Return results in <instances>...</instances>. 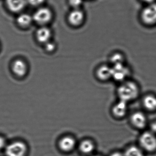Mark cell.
<instances>
[{"instance_id": "d4e9b609", "label": "cell", "mask_w": 156, "mask_h": 156, "mask_svg": "<svg viewBox=\"0 0 156 156\" xmlns=\"http://www.w3.org/2000/svg\"><path fill=\"white\" fill-rule=\"evenodd\" d=\"M139 1L143 3L144 5L156 2V0H139Z\"/></svg>"}, {"instance_id": "d6986e66", "label": "cell", "mask_w": 156, "mask_h": 156, "mask_svg": "<svg viewBox=\"0 0 156 156\" xmlns=\"http://www.w3.org/2000/svg\"><path fill=\"white\" fill-rule=\"evenodd\" d=\"M124 156H144V155L140 147L130 146L126 149Z\"/></svg>"}, {"instance_id": "7a4b0ae2", "label": "cell", "mask_w": 156, "mask_h": 156, "mask_svg": "<svg viewBox=\"0 0 156 156\" xmlns=\"http://www.w3.org/2000/svg\"><path fill=\"white\" fill-rule=\"evenodd\" d=\"M140 21L148 28L156 26V2L144 5L139 15Z\"/></svg>"}, {"instance_id": "277c9868", "label": "cell", "mask_w": 156, "mask_h": 156, "mask_svg": "<svg viewBox=\"0 0 156 156\" xmlns=\"http://www.w3.org/2000/svg\"><path fill=\"white\" fill-rule=\"evenodd\" d=\"M32 17L33 21L37 24L45 26L52 19V12L49 8L41 7L34 12Z\"/></svg>"}, {"instance_id": "2e32d148", "label": "cell", "mask_w": 156, "mask_h": 156, "mask_svg": "<svg viewBox=\"0 0 156 156\" xmlns=\"http://www.w3.org/2000/svg\"><path fill=\"white\" fill-rule=\"evenodd\" d=\"M33 19L32 16L27 13H22L20 14L17 19L18 25L22 28H27L32 23Z\"/></svg>"}, {"instance_id": "8992f818", "label": "cell", "mask_w": 156, "mask_h": 156, "mask_svg": "<svg viewBox=\"0 0 156 156\" xmlns=\"http://www.w3.org/2000/svg\"><path fill=\"white\" fill-rule=\"evenodd\" d=\"M27 149L25 143L21 141H15L7 146L6 154L7 156H24Z\"/></svg>"}, {"instance_id": "4fadbf2b", "label": "cell", "mask_w": 156, "mask_h": 156, "mask_svg": "<svg viewBox=\"0 0 156 156\" xmlns=\"http://www.w3.org/2000/svg\"><path fill=\"white\" fill-rule=\"evenodd\" d=\"M12 71L17 76H24L27 72V66L26 63L20 59L15 60L12 66Z\"/></svg>"}, {"instance_id": "603a6c76", "label": "cell", "mask_w": 156, "mask_h": 156, "mask_svg": "<svg viewBox=\"0 0 156 156\" xmlns=\"http://www.w3.org/2000/svg\"><path fill=\"white\" fill-rule=\"evenodd\" d=\"M150 131L156 135V120L151 123L149 126Z\"/></svg>"}, {"instance_id": "6da1fadb", "label": "cell", "mask_w": 156, "mask_h": 156, "mask_svg": "<svg viewBox=\"0 0 156 156\" xmlns=\"http://www.w3.org/2000/svg\"><path fill=\"white\" fill-rule=\"evenodd\" d=\"M117 94L119 100L128 103L138 97L139 87L134 81L127 80L121 83L118 87Z\"/></svg>"}, {"instance_id": "9a60e30c", "label": "cell", "mask_w": 156, "mask_h": 156, "mask_svg": "<svg viewBox=\"0 0 156 156\" xmlns=\"http://www.w3.org/2000/svg\"><path fill=\"white\" fill-rule=\"evenodd\" d=\"M60 148L65 151H72L74 148L76 141L74 139L70 136H66L62 138L59 142Z\"/></svg>"}, {"instance_id": "8fae6325", "label": "cell", "mask_w": 156, "mask_h": 156, "mask_svg": "<svg viewBox=\"0 0 156 156\" xmlns=\"http://www.w3.org/2000/svg\"><path fill=\"white\" fill-rule=\"evenodd\" d=\"M96 76L101 81H107L112 78V70L111 66L104 64L100 66L96 71Z\"/></svg>"}, {"instance_id": "7402d4cb", "label": "cell", "mask_w": 156, "mask_h": 156, "mask_svg": "<svg viewBox=\"0 0 156 156\" xmlns=\"http://www.w3.org/2000/svg\"><path fill=\"white\" fill-rule=\"evenodd\" d=\"M44 45H45V50L48 52H51L54 51L56 49V44L55 43L51 41L45 44Z\"/></svg>"}, {"instance_id": "5b68a950", "label": "cell", "mask_w": 156, "mask_h": 156, "mask_svg": "<svg viewBox=\"0 0 156 156\" xmlns=\"http://www.w3.org/2000/svg\"><path fill=\"white\" fill-rule=\"evenodd\" d=\"M112 78L117 82H122L127 80L130 75V70L125 64L112 66Z\"/></svg>"}, {"instance_id": "44dd1931", "label": "cell", "mask_w": 156, "mask_h": 156, "mask_svg": "<svg viewBox=\"0 0 156 156\" xmlns=\"http://www.w3.org/2000/svg\"><path fill=\"white\" fill-rule=\"evenodd\" d=\"M45 1V0H27V3L33 7L40 8L44 3Z\"/></svg>"}, {"instance_id": "cb8c5ba5", "label": "cell", "mask_w": 156, "mask_h": 156, "mask_svg": "<svg viewBox=\"0 0 156 156\" xmlns=\"http://www.w3.org/2000/svg\"><path fill=\"white\" fill-rule=\"evenodd\" d=\"M6 145V140L2 136H0V150L3 148Z\"/></svg>"}, {"instance_id": "30bf717a", "label": "cell", "mask_w": 156, "mask_h": 156, "mask_svg": "<svg viewBox=\"0 0 156 156\" xmlns=\"http://www.w3.org/2000/svg\"><path fill=\"white\" fill-rule=\"evenodd\" d=\"M52 37V31L51 29L45 26L40 27L36 33V38L41 43H47L51 41Z\"/></svg>"}, {"instance_id": "ffe728a7", "label": "cell", "mask_w": 156, "mask_h": 156, "mask_svg": "<svg viewBox=\"0 0 156 156\" xmlns=\"http://www.w3.org/2000/svg\"><path fill=\"white\" fill-rule=\"evenodd\" d=\"M69 5L73 9H79L83 2V0H68Z\"/></svg>"}, {"instance_id": "ac0fdd59", "label": "cell", "mask_w": 156, "mask_h": 156, "mask_svg": "<svg viewBox=\"0 0 156 156\" xmlns=\"http://www.w3.org/2000/svg\"><path fill=\"white\" fill-rule=\"evenodd\" d=\"M95 149L94 143L90 140H85L81 142L80 149L82 152L85 154H89L94 151Z\"/></svg>"}, {"instance_id": "83f0119b", "label": "cell", "mask_w": 156, "mask_h": 156, "mask_svg": "<svg viewBox=\"0 0 156 156\" xmlns=\"http://www.w3.org/2000/svg\"></svg>"}, {"instance_id": "e0dca14e", "label": "cell", "mask_w": 156, "mask_h": 156, "mask_svg": "<svg viewBox=\"0 0 156 156\" xmlns=\"http://www.w3.org/2000/svg\"><path fill=\"white\" fill-rule=\"evenodd\" d=\"M110 63L113 66L117 65L123 64H125V56L122 53L120 52H115L110 55Z\"/></svg>"}, {"instance_id": "4316f807", "label": "cell", "mask_w": 156, "mask_h": 156, "mask_svg": "<svg viewBox=\"0 0 156 156\" xmlns=\"http://www.w3.org/2000/svg\"></svg>"}, {"instance_id": "7c38bea8", "label": "cell", "mask_w": 156, "mask_h": 156, "mask_svg": "<svg viewBox=\"0 0 156 156\" xmlns=\"http://www.w3.org/2000/svg\"><path fill=\"white\" fill-rule=\"evenodd\" d=\"M6 5L12 12L18 13L24 9L27 0H6Z\"/></svg>"}, {"instance_id": "484cf974", "label": "cell", "mask_w": 156, "mask_h": 156, "mask_svg": "<svg viewBox=\"0 0 156 156\" xmlns=\"http://www.w3.org/2000/svg\"><path fill=\"white\" fill-rule=\"evenodd\" d=\"M110 156H124V154L119 152H115L112 153Z\"/></svg>"}, {"instance_id": "9c48e42d", "label": "cell", "mask_w": 156, "mask_h": 156, "mask_svg": "<svg viewBox=\"0 0 156 156\" xmlns=\"http://www.w3.org/2000/svg\"><path fill=\"white\" fill-rule=\"evenodd\" d=\"M112 114L116 118H123L126 116L128 111V103L119 100L112 108Z\"/></svg>"}, {"instance_id": "ba28073f", "label": "cell", "mask_w": 156, "mask_h": 156, "mask_svg": "<svg viewBox=\"0 0 156 156\" xmlns=\"http://www.w3.org/2000/svg\"><path fill=\"white\" fill-rule=\"evenodd\" d=\"M85 19L84 12L79 9H73L68 15V21L71 25L75 27L80 26L83 24Z\"/></svg>"}, {"instance_id": "3957f363", "label": "cell", "mask_w": 156, "mask_h": 156, "mask_svg": "<svg viewBox=\"0 0 156 156\" xmlns=\"http://www.w3.org/2000/svg\"><path fill=\"white\" fill-rule=\"evenodd\" d=\"M140 147L142 150L152 152L156 151V135L150 130L144 131L139 138Z\"/></svg>"}, {"instance_id": "5bb4252c", "label": "cell", "mask_w": 156, "mask_h": 156, "mask_svg": "<svg viewBox=\"0 0 156 156\" xmlns=\"http://www.w3.org/2000/svg\"><path fill=\"white\" fill-rule=\"evenodd\" d=\"M143 107L146 110L150 112L156 111V96L155 95H147L142 100Z\"/></svg>"}, {"instance_id": "52a82bcc", "label": "cell", "mask_w": 156, "mask_h": 156, "mask_svg": "<svg viewBox=\"0 0 156 156\" xmlns=\"http://www.w3.org/2000/svg\"><path fill=\"white\" fill-rule=\"evenodd\" d=\"M132 126L139 129H144L147 125V119L146 115L141 111L134 112L130 117Z\"/></svg>"}]
</instances>
